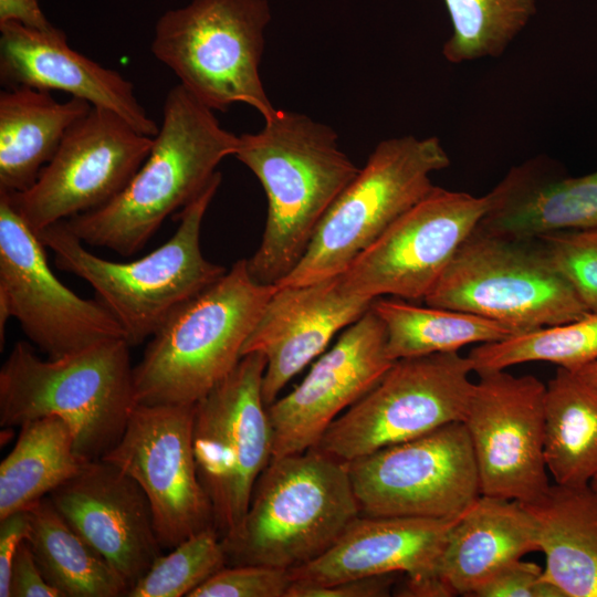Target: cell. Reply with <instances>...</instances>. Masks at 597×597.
Masks as SVG:
<instances>
[{
    "label": "cell",
    "instance_id": "8",
    "mask_svg": "<svg viewBox=\"0 0 597 597\" xmlns=\"http://www.w3.org/2000/svg\"><path fill=\"white\" fill-rule=\"evenodd\" d=\"M450 164L436 136L379 142L321 220L300 262L275 285H303L342 274L437 187L431 175Z\"/></svg>",
    "mask_w": 597,
    "mask_h": 597
},
{
    "label": "cell",
    "instance_id": "18",
    "mask_svg": "<svg viewBox=\"0 0 597 597\" xmlns=\"http://www.w3.org/2000/svg\"><path fill=\"white\" fill-rule=\"evenodd\" d=\"M394 362L387 354L385 326L370 307L292 391L268 406L273 457L315 448L331 423L368 392Z\"/></svg>",
    "mask_w": 597,
    "mask_h": 597
},
{
    "label": "cell",
    "instance_id": "15",
    "mask_svg": "<svg viewBox=\"0 0 597 597\" xmlns=\"http://www.w3.org/2000/svg\"><path fill=\"white\" fill-rule=\"evenodd\" d=\"M193 413L195 404H137L118 442L101 458L142 488L164 551L214 526L211 502L197 471Z\"/></svg>",
    "mask_w": 597,
    "mask_h": 597
},
{
    "label": "cell",
    "instance_id": "3",
    "mask_svg": "<svg viewBox=\"0 0 597 597\" xmlns=\"http://www.w3.org/2000/svg\"><path fill=\"white\" fill-rule=\"evenodd\" d=\"M129 348L111 338L44 360L18 342L0 369L1 427L56 416L71 426L82 458H103L137 405Z\"/></svg>",
    "mask_w": 597,
    "mask_h": 597
},
{
    "label": "cell",
    "instance_id": "9",
    "mask_svg": "<svg viewBox=\"0 0 597 597\" xmlns=\"http://www.w3.org/2000/svg\"><path fill=\"white\" fill-rule=\"evenodd\" d=\"M427 305L469 312L516 333L570 322L590 312L535 239L475 229L425 297Z\"/></svg>",
    "mask_w": 597,
    "mask_h": 597
},
{
    "label": "cell",
    "instance_id": "20",
    "mask_svg": "<svg viewBox=\"0 0 597 597\" xmlns=\"http://www.w3.org/2000/svg\"><path fill=\"white\" fill-rule=\"evenodd\" d=\"M375 300L348 291L339 275L276 286L241 352V356L258 352L266 358L262 383L265 406Z\"/></svg>",
    "mask_w": 597,
    "mask_h": 597
},
{
    "label": "cell",
    "instance_id": "41",
    "mask_svg": "<svg viewBox=\"0 0 597 597\" xmlns=\"http://www.w3.org/2000/svg\"><path fill=\"white\" fill-rule=\"evenodd\" d=\"M573 373L597 388V359Z\"/></svg>",
    "mask_w": 597,
    "mask_h": 597
},
{
    "label": "cell",
    "instance_id": "34",
    "mask_svg": "<svg viewBox=\"0 0 597 597\" xmlns=\"http://www.w3.org/2000/svg\"><path fill=\"white\" fill-rule=\"evenodd\" d=\"M551 264L590 313H597V227L535 239Z\"/></svg>",
    "mask_w": 597,
    "mask_h": 597
},
{
    "label": "cell",
    "instance_id": "29",
    "mask_svg": "<svg viewBox=\"0 0 597 597\" xmlns=\"http://www.w3.org/2000/svg\"><path fill=\"white\" fill-rule=\"evenodd\" d=\"M25 537L48 583L62 597H121L128 585L63 519L49 496L29 509Z\"/></svg>",
    "mask_w": 597,
    "mask_h": 597
},
{
    "label": "cell",
    "instance_id": "19",
    "mask_svg": "<svg viewBox=\"0 0 597 597\" xmlns=\"http://www.w3.org/2000/svg\"><path fill=\"white\" fill-rule=\"evenodd\" d=\"M49 498L70 526L123 577L128 590L163 554L146 494L103 459L86 461Z\"/></svg>",
    "mask_w": 597,
    "mask_h": 597
},
{
    "label": "cell",
    "instance_id": "21",
    "mask_svg": "<svg viewBox=\"0 0 597 597\" xmlns=\"http://www.w3.org/2000/svg\"><path fill=\"white\" fill-rule=\"evenodd\" d=\"M0 81L7 88L67 93L117 114L147 136L154 137L159 129L135 96L130 81L72 49L65 33L55 27L42 30L0 23Z\"/></svg>",
    "mask_w": 597,
    "mask_h": 597
},
{
    "label": "cell",
    "instance_id": "24",
    "mask_svg": "<svg viewBox=\"0 0 597 597\" xmlns=\"http://www.w3.org/2000/svg\"><path fill=\"white\" fill-rule=\"evenodd\" d=\"M535 551L536 526L526 506L481 494L450 530L438 575L454 596H473L504 567Z\"/></svg>",
    "mask_w": 597,
    "mask_h": 597
},
{
    "label": "cell",
    "instance_id": "40",
    "mask_svg": "<svg viewBox=\"0 0 597 597\" xmlns=\"http://www.w3.org/2000/svg\"><path fill=\"white\" fill-rule=\"evenodd\" d=\"M17 22L29 28L50 29L53 25L39 0H0V23Z\"/></svg>",
    "mask_w": 597,
    "mask_h": 597
},
{
    "label": "cell",
    "instance_id": "42",
    "mask_svg": "<svg viewBox=\"0 0 597 597\" xmlns=\"http://www.w3.org/2000/svg\"><path fill=\"white\" fill-rule=\"evenodd\" d=\"M590 486L597 491V476L591 480Z\"/></svg>",
    "mask_w": 597,
    "mask_h": 597
},
{
    "label": "cell",
    "instance_id": "16",
    "mask_svg": "<svg viewBox=\"0 0 597 597\" xmlns=\"http://www.w3.org/2000/svg\"><path fill=\"white\" fill-rule=\"evenodd\" d=\"M462 420L482 495L531 503L549 488L545 462V389L532 375L478 374Z\"/></svg>",
    "mask_w": 597,
    "mask_h": 597
},
{
    "label": "cell",
    "instance_id": "2",
    "mask_svg": "<svg viewBox=\"0 0 597 597\" xmlns=\"http://www.w3.org/2000/svg\"><path fill=\"white\" fill-rule=\"evenodd\" d=\"M238 145L239 136L220 125L214 111L178 84L166 95L147 158L125 188L106 205L63 222L83 243L130 255L208 187Z\"/></svg>",
    "mask_w": 597,
    "mask_h": 597
},
{
    "label": "cell",
    "instance_id": "17",
    "mask_svg": "<svg viewBox=\"0 0 597 597\" xmlns=\"http://www.w3.org/2000/svg\"><path fill=\"white\" fill-rule=\"evenodd\" d=\"M0 298L49 358L125 338L100 300L80 297L54 275L44 243L4 192H0Z\"/></svg>",
    "mask_w": 597,
    "mask_h": 597
},
{
    "label": "cell",
    "instance_id": "12",
    "mask_svg": "<svg viewBox=\"0 0 597 597\" xmlns=\"http://www.w3.org/2000/svg\"><path fill=\"white\" fill-rule=\"evenodd\" d=\"M360 515L451 519L481 495L462 421L346 462Z\"/></svg>",
    "mask_w": 597,
    "mask_h": 597
},
{
    "label": "cell",
    "instance_id": "36",
    "mask_svg": "<svg viewBox=\"0 0 597 597\" xmlns=\"http://www.w3.org/2000/svg\"><path fill=\"white\" fill-rule=\"evenodd\" d=\"M474 597H564L545 576L544 567L517 559L481 586Z\"/></svg>",
    "mask_w": 597,
    "mask_h": 597
},
{
    "label": "cell",
    "instance_id": "14",
    "mask_svg": "<svg viewBox=\"0 0 597 597\" xmlns=\"http://www.w3.org/2000/svg\"><path fill=\"white\" fill-rule=\"evenodd\" d=\"M490 198L436 187L339 274L356 294L425 300L462 243L473 233Z\"/></svg>",
    "mask_w": 597,
    "mask_h": 597
},
{
    "label": "cell",
    "instance_id": "28",
    "mask_svg": "<svg viewBox=\"0 0 597 597\" xmlns=\"http://www.w3.org/2000/svg\"><path fill=\"white\" fill-rule=\"evenodd\" d=\"M544 454L556 484L589 485L597 476V388L558 367L545 389Z\"/></svg>",
    "mask_w": 597,
    "mask_h": 597
},
{
    "label": "cell",
    "instance_id": "38",
    "mask_svg": "<svg viewBox=\"0 0 597 597\" xmlns=\"http://www.w3.org/2000/svg\"><path fill=\"white\" fill-rule=\"evenodd\" d=\"M9 597H62L44 578L25 540L11 564Z\"/></svg>",
    "mask_w": 597,
    "mask_h": 597
},
{
    "label": "cell",
    "instance_id": "31",
    "mask_svg": "<svg viewBox=\"0 0 597 597\" xmlns=\"http://www.w3.org/2000/svg\"><path fill=\"white\" fill-rule=\"evenodd\" d=\"M468 357L476 374L531 362L577 371L597 359V313L480 344Z\"/></svg>",
    "mask_w": 597,
    "mask_h": 597
},
{
    "label": "cell",
    "instance_id": "11",
    "mask_svg": "<svg viewBox=\"0 0 597 597\" xmlns=\"http://www.w3.org/2000/svg\"><path fill=\"white\" fill-rule=\"evenodd\" d=\"M266 358L254 352L195 404L192 444L199 480L221 537L249 507L254 484L273 457L262 396Z\"/></svg>",
    "mask_w": 597,
    "mask_h": 597
},
{
    "label": "cell",
    "instance_id": "30",
    "mask_svg": "<svg viewBox=\"0 0 597 597\" xmlns=\"http://www.w3.org/2000/svg\"><path fill=\"white\" fill-rule=\"evenodd\" d=\"M371 308L385 326L391 360L459 352L470 344L498 342L516 334L501 323L469 312L418 306L394 296L376 298Z\"/></svg>",
    "mask_w": 597,
    "mask_h": 597
},
{
    "label": "cell",
    "instance_id": "32",
    "mask_svg": "<svg viewBox=\"0 0 597 597\" xmlns=\"http://www.w3.org/2000/svg\"><path fill=\"white\" fill-rule=\"evenodd\" d=\"M452 27L442 55L452 64L499 57L536 13L535 0H443Z\"/></svg>",
    "mask_w": 597,
    "mask_h": 597
},
{
    "label": "cell",
    "instance_id": "39",
    "mask_svg": "<svg viewBox=\"0 0 597 597\" xmlns=\"http://www.w3.org/2000/svg\"><path fill=\"white\" fill-rule=\"evenodd\" d=\"M29 511L21 510L0 519V597H9V577L13 557L25 540Z\"/></svg>",
    "mask_w": 597,
    "mask_h": 597
},
{
    "label": "cell",
    "instance_id": "5",
    "mask_svg": "<svg viewBox=\"0 0 597 597\" xmlns=\"http://www.w3.org/2000/svg\"><path fill=\"white\" fill-rule=\"evenodd\" d=\"M359 515L346 462L317 448L273 457L243 519L222 536L228 565L292 569L325 553Z\"/></svg>",
    "mask_w": 597,
    "mask_h": 597
},
{
    "label": "cell",
    "instance_id": "33",
    "mask_svg": "<svg viewBox=\"0 0 597 597\" xmlns=\"http://www.w3.org/2000/svg\"><path fill=\"white\" fill-rule=\"evenodd\" d=\"M227 565L222 537L210 526L182 541L168 554H161L126 596L188 597Z\"/></svg>",
    "mask_w": 597,
    "mask_h": 597
},
{
    "label": "cell",
    "instance_id": "23",
    "mask_svg": "<svg viewBox=\"0 0 597 597\" xmlns=\"http://www.w3.org/2000/svg\"><path fill=\"white\" fill-rule=\"evenodd\" d=\"M478 229L522 240L597 227V171L567 177L545 156L513 166L488 193Z\"/></svg>",
    "mask_w": 597,
    "mask_h": 597
},
{
    "label": "cell",
    "instance_id": "1",
    "mask_svg": "<svg viewBox=\"0 0 597 597\" xmlns=\"http://www.w3.org/2000/svg\"><path fill=\"white\" fill-rule=\"evenodd\" d=\"M234 157L256 176L268 198L265 229L248 268L259 283L275 285L300 262L360 168L339 148L331 126L284 109L260 132L240 135Z\"/></svg>",
    "mask_w": 597,
    "mask_h": 597
},
{
    "label": "cell",
    "instance_id": "35",
    "mask_svg": "<svg viewBox=\"0 0 597 597\" xmlns=\"http://www.w3.org/2000/svg\"><path fill=\"white\" fill-rule=\"evenodd\" d=\"M290 569L258 564L227 565L188 597H286Z\"/></svg>",
    "mask_w": 597,
    "mask_h": 597
},
{
    "label": "cell",
    "instance_id": "4",
    "mask_svg": "<svg viewBox=\"0 0 597 597\" xmlns=\"http://www.w3.org/2000/svg\"><path fill=\"white\" fill-rule=\"evenodd\" d=\"M255 281L248 260L176 307L134 367L137 404L193 405L241 359L242 347L275 291Z\"/></svg>",
    "mask_w": 597,
    "mask_h": 597
},
{
    "label": "cell",
    "instance_id": "26",
    "mask_svg": "<svg viewBox=\"0 0 597 597\" xmlns=\"http://www.w3.org/2000/svg\"><path fill=\"white\" fill-rule=\"evenodd\" d=\"M92 105L49 91L18 86L0 93V191L29 189L57 151L67 130Z\"/></svg>",
    "mask_w": 597,
    "mask_h": 597
},
{
    "label": "cell",
    "instance_id": "6",
    "mask_svg": "<svg viewBox=\"0 0 597 597\" xmlns=\"http://www.w3.org/2000/svg\"><path fill=\"white\" fill-rule=\"evenodd\" d=\"M220 182L218 171L177 213L180 222L170 239L135 261L114 262L93 254L63 221L38 235L52 250L55 265L86 281L121 325L129 346H137L150 338L176 307L227 272L208 261L200 247L202 220Z\"/></svg>",
    "mask_w": 597,
    "mask_h": 597
},
{
    "label": "cell",
    "instance_id": "27",
    "mask_svg": "<svg viewBox=\"0 0 597 597\" xmlns=\"http://www.w3.org/2000/svg\"><path fill=\"white\" fill-rule=\"evenodd\" d=\"M88 461L76 450L71 426L56 416L20 426L14 447L0 464V519L49 496Z\"/></svg>",
    "mask_w": 597,
    "mask_h": 597
},
{
    "label": "cell",
    "instance_id": "10",
    "mask_svg": "<svg viewBox=\"0 0 597 597\" xmlns=\"http://www.w3.org/2000/svg\"><path fill=\"white\" fill-rule=\"evenodd\" d=\"M472 371L470 358L459 352L397 359L331 423L315 448L348 462L462 421Z\"/></svg>",
    "mask_w": 597,
    "mask_h": 597
},
{
    "label": "cell",
    "instance_id": "22",
    "mask_svg": "<svg viewBox=\"0 0 597 597\" xmlns=\"http://www.w3.org/2000/svg\"><path fill=\"white\" fill-rule=\"evenodd\" d=\"M461 515L451 519L359 515L325 553L290 569L292 582L332 585L386 574H401L409 580L439 577L443 546Z\"/></svg>",
    "mask_w": 597,
    "mask_h": 597
},
{
    "label": "cell",
    "instance_id": "7",
    "mask_svg": "<svg viewBox=\"0 0 597 597\" xmlns=\"http://www.w3.org/2000/svg\"><path fill=\"white\" fill-rule=\"evenodd\" d=\"M270 21L266 0H191L158 18L150 50L207 107L243 103L268 121L277 109L259 67Z\"/></svg>",
    "mask_w": 597,
    "mask_h": 597
},
{
    "label": "cell",
    "instance_id": "25",
    "mask_svg": "<svg viewBox=\"0 0 597 597\" xmlns=\"http://www.w3.org/2000/svg\"><path fill=\"white\" fill-rule=\"evenodd\" d=\"M523 504L545 555L544 576L564 597H597V491L555 483Z\"/></svg>",
    "mask_w": 597,
    "mask_h": 597
},
{
    "label": "cell",
    "instance_id": "13",
    "mask_svg": "<svg viewBox=\"0 0 597 597\" xmlns=\"http://www.w3.org/2000/svg\"><path fill=\"white\" fill-rule=\"evenodd\" d=\"M153 139L117 114L92 106L67 130L35 182L4 193L38 234L114 199L147 158Z\"/></svg>",
    "mask_w": 597,
    "mask_h": 597
},
{
    "label": "cell",
    "instance_id": "37",
    "mask_svg": "<svg viewBox=\"0 0 597 597\" xmlns=\"http://www.w3.org/2000/svg\"><path fill=\"white\" fill-rule=\"evenodd\" d=\"M396 575L398 574L369 576L332 585L292 582L286 597H386L394 591Z\"/></svg>",
    "mask_w": 597,
    "mask_h": 597
}]
</instances>
